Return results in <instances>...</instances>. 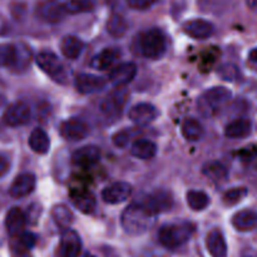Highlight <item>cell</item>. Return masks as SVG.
Returning <instances> with one entry per match:
<instances>
[{
    "label": "cell",
    "mask_w": 257,
    "mask_h": 257,
    "mask_svg": "<svg viewBox=\"0 0 257 257\" xmlns=\"http://www.w3.org/2000/svg\"><path fill=\"white\" fill-rule=\"evenodd\" d=\"M65 7H67L68 13H79L90 10L92 4L88 0H70L65 4Z\"/></svg>",
    "instance_id": "cell-37"
},
{
    "label": "cell",
    "mask_w": 257,
    "mask_h": 257,
    "mask_svg": "<svg viewBox=\"0 0 257 257\" xmlns=\"http://www.w3.org/2000/svg\"><path fill=\"white\" fill-rule=\"evenodd\" d=\"M122 57L119 48H105L94 55L90 62V67L97 70H107L112 68Z\"/></svg>",
    "instance_id": "cell-17"
},
{
    "label": "cell",
    "mask_w": 257,
    "mask_h": 257,
    "mask_svg": "<svg viewBox=\"0 0 257 257\" xmlns=\"http://www.w3.org/2000/svg\"><path fill=\"white\" fill-rule=\"evenodd\" d=\"M83 48H84V43L75 35H67L60 42V50L68 59L74 60L79 58L83 52Z\"/></svg>",
    "instance_id": "cell-24"
},
{
    "label": "cell",
    "mask_w": 257,
    "mask_h": 257,
    "mask_svg": "<svg viewBox=\"0 0 257 257\" xmlns=\"http://www.w3.org/2000/svg\"><path fill=\"white\" fill-rule=\"evenodd\" d=\"M195 232V226L190 222L167 223L158 231V241L166 248H177L190 241Z\"/></svg>",
    "instance_id": "cell-2"
},
{
    "label": "cell",
    "mask_w": 257,
    "mask_h": 257,
    "mask_svg": "<svg viewBox=\"0 0 257 257\" xmlns=\"http://www.w3.org/2000/svg\"><path fill=\"white\" fill-rule=\"evenodd\" d=\"M70 197H72L73 205L80 212L92 213L95 210L97 201H95L94 195L92 192H88V191H77V192H73L70 195Z\"/></svg>",
    "instance_id": "cell-26"
},
{
    "label": "cell",
    "mask_w": 257,
    "mask_h": 257,
    "mask_svg": "<svg viewBox=\"0 0 257 257\" xmlns=\"http://www.w3.org/2000/svg\"><path fill=\"white\" fill-rule=\"evenodd\" d=\"M19 50L12 44H0V67H14L19 63Z\"/></svg>",
    "instance_id": "cell-29"
},
{
    "label": "cell",
    "mask_w": 257,
    "mask_h": 257,
    "mask_svg": "<svg viewBox=\"0 0 257 257\" xmlns=\"http://www.w3.org/2000/svg\"><path fill=\"white\" fill-rule=\"evenodd\" d=\"M131 135L127 131H122V132H118L113 136V143H114L117 147H125L130 142Z\"/></svg>",
    "instance_id": "cell-39"
},
{
    "label": "cell",
    "mask_w": 257,
    "mask_h": 257,
    "mask_svg": "<svg viewBox=\"0 0 257 257\" xmlns=\"http://www.w3.org/2000/svg\"><path fill=\"white\" fill-rule=\"evenodd\" d=\"M82 251V241L79 235L75 231L67 230L63 231L60 237L59 246H58V257H78Z\"/></svg>",
    "instance_id": "cell-7"
},
{
    "label": "cell",
    "mask_w": 257,
    "mask_h": 257,
    "mask_svg": "<svg viewBox=\"0 0 257 257\" xmlns=\"http://www.w3.org/2000/svg\"><path fill=\"white\" fill-rule=\"evenodd\" d=\"M37 64L45 74L52 77L55 80H62L65 77L64 65L59 58L52 52H40L37 55Z\"/></svg>",
    "instance_id": "cell-5"
},
{
    "label": "cell",
    "mask_w": 257,
    "mask_h": 257,
    "mask_svg": "<svg viewBox=\"0 0 257 257\" xmlns=\"http://www.w3.org/2000/svg\"><path fill=\"white\" fill-rule=\"evenodd\" d=\"M137 75V65L135 63H120L109 73V82L118 88L130 84Z\"/></svg>",
    "instance_id": "cell-12"
},
{
    "label": "cell",
    "mask_w": 257,
    "mask_h": 257,
    "mask_svg": "<svg viewBox=\"0 0 257 257\" xmlns=\"http://www.w3.org/2000/svg\"><path fill=\"white\" fill-rule=\"evenodd\" d=\"M252 132V123L246 118H238L228 123L225 128V136L231 140L236 138H245Z\"/></svg>",
    "instance_id": "cell-22"
},
{
    "label": "cell",
    "mask_w": 257,
    "mask_h": 257,
    "mask_svg": "<svg viewBox=\"0 0 257 257\" xmlns=\"http://www.w3.org/2000/svg\"><path fill=\"white\" fill-rule=\"evenodd\" d=\"M231 97H232V93L227 88L213 87L203 93V95L201 97V102L206 108L216 109V108H221L223 104H226L231 99Z\"/></svg>",
    "instance_id": "cell-15"
},
{
    "label": "cell",
    "mask_w": 257,
    "mask_h": 257,
    "mask_svg": "<svg viewBox=\"0 0 257 257\" xmlns=\"http://www.w3.org/2000/svg\"><path fill=\"white\" fill-rule=\"evenodd\" d=\"M186 200H187V205L193 211H203L210 205V197L207 196V193L202 192V191H190L186 195Z\"/></svg>",
    "instance_id": "cell-31"
},
{
    "label": "cell",
    "mask_w": 257,
    "mask_h": 257,
    "mask_svg": "<svg viewBox=\"0 0 257 257\" xmlns=\"http://www.w3.org/2000/svg\"><path fill=\"white\" fill-rule=\"evenodd\" d=\"M68 14L65 4H58V3L49 2L43 4L39 8V15L44 20L50 23H57L62 20Z\"/></svg>",
    "instance_id": "cell-23"
},
{
    "label": "cell",
    "mask_w": 257,
    "mask_h": 257,
    "mask_svg": "<svg viewBox=\"0 0 257 257\" xmlns=\"http://www.w3.org/2000/svg\"><path fill=\"white\" fill-rule=\"evenodd\" d=\"M218 75L227 82H236L240 79V70L233 64H225L218 69Z\"/></svg>",
    "instance_id": "cell-36"
},
{
    "label": "cell",
    "mask_w": 257,
    "mask_h": 257,
    "mask_svg": "<svg viewBox=\"0 0 257 257\" xmlns=\"http://www.w3.org/2000/svg\"><path fill=\"white\" fill-rule=\"evenodd\" d=\"M128 92L123 88H118L114 92L108 94L104 99L102 100L99 105L100 113L108 119H117L122 115L123 108H124L125 102H127Z\"/></svg>",
    "instance_id": "cell-4"
},
{
    "label": "cell",
    "mask_w": 257,
    "mask_h": 257,
    "mask_svg": "<svg viewBox=\"0 0 257 257\" xmlns=\"http://www.w3.org/2000/svg\"><path fill=\"white\" fill-rule=\"evenodd\" d=\"M247 5L251 9L257 10V0H247Z\"/></svg>",
    "instance_id": "cell-42"
},
{
    "label": "cell",
    "mask_w": 257,
    "mask_h": 257,
    "mask_svg": "<svg viewBox=\"0 0 257 257\" xmlns=\"http://www.w3.org/2000/svg\"><path fill=\"white\" fill-rule=\"evenodd\" d=\"M246 196H247V188L235 187L228 190L227 192L223 195L222 201L226 206H233L237 205V203L240 202V201H242Z\"/></svg>",
    "instance_id": "cell-34"
},
{
    "label": "cell",
    "mask_w": 257,
    "mask_h": 257,
    "mask_svg": "<svg viewBox=\"0 0 257 257\" xmlns=\"http://www.w3.org/2000/svg\"><path fill=\"white\" fill-rule=\"evenodd\" d=\"M182 29L186 34L195 39H206V38H210L215 32V27L212 23L205 19L188 20L183 24Z\"/></svg>",
    "instance_id": "cell-16"
},
{
    "label": "cell",
    "mask_w": 257,
    "mask_h": 257,
    "mask_svg": "<svg viewBox=\"0 0 257 257\" xmlns=\"http://www.w3.org/2000/svg\"><path fill=\"white\" fill-rule=\"evenodd\" d=\"M132 186L127 182L112 183L102 191V200L108 205H118L127 201L132 195Z\"/></svg>",
    "instance_id": "cell-10"
},
{
    "label": "cell",
    "mask_w": 257,
    "mask_h": 257,
    "mask_svg": "<svg viewBox=\"0 0 257 257\" xmlns=\"http://www.w3.org/2000/svg\"><path fill=\"white\" fill-rule=\"evenodd\" d=\"M205 135V128L200 120L195 118H187L182 123V136L190 142H197Z\"/></svg>",
    "instance_id": "cell-28"
},
{
    "label": "cell",
    "mask_w": 257,
    "mask_h": 257,
    "mask_svg": "<svg viewBox=\"0 0 257 257\" xmlns=\"http://www.w3.org/2000/svg\"><path fill=\"white\" fill-rule=\"evenodd\" d=\"M156 216L148 211L142 203H132L122 213L120 223L125 233L132 236H140L147 232L153 226Z\"/></svg>",
    "instance_id": "cell-1"
},
{
    "label": "cell",
    "mask_w": 257,
    "mask_h": 257,
    "mask_svg": "<svg viewBox=\"0 0 257 257\" xmlns=\"http://www.w3.org/2000/svg\"><path fill=\"white\" fill-rule=\"evenodd\" d=\"M30 117H32V112H30L29 105L24 102H17L5 110L3 119L5 124L9 127H19V125L27 124L30 120Z\"/></svg>",
    "instance_id": "cell-9"
},
{
    "label": "cell",
    "mask_w": 257,
    "mask_h": 257,
    "mask_svg": "<svg viewBox=\"0 0 257 257\" xmlns=\"http://www.w3.org/2000/svg\"><path fill=\"white\" fill-rule=\"evenodd\" d=\"M105 82L102 77L89 73H82L75 78V88L82 94H94L104 89Z\"/></svg>",
    "instance_id": "cell-13"
},
{
    "label": "cell",
    "mask_w": 257,
    "mask_h": 257,
    "mask_svg": "<svg viewBox=\"0 0 257 257\" xmlns=\"http://www.w3.org/2000/svg\"><path fill=\"white\" fill-rule=\"evenodd\" d=\"M107 30L113 37H122L127 30V23L119 15H113L107 23Z\"/></svg>",
    "instance_id": "cell-33"
},
{
    "label": "cell",
    "mask_w": 257,
    "mask_h": 257,
    "mask_svg": "<svg viewBox=\"0 0 257 257\" xmlns=\"http://www.w3.org/2000/svg\"><path fill=\"white\" fill-rule=\"evenodd\" d=\"M37 178L33 173L25 172L18 176L9 188V195L14 198H23L29 196L34 191Z\"/></svg>",
    "instance_id": "cell-14"
},
{
    "label": "cell",
    "mask_w": 257,
    "mask_h": 257,
    "mask_svg": "<svg viewBox=\"0 0 257 257\" xmlns=\"http://www.w3.org/2000/svg\"><path fill=\"white\" fill-rule=\"evenodd\" d=\"M157 0H127L128 7L136 10H145L152 7Z\"/></svg>",
    "instance_id": "cell-38"
},
{
    "label": "cell",
    "mask_w": 257,
    "mask_h": 257,
    "mask_svg": "<svg viewBox=\"0 0 257 257\" xmlns=\"http://www.w3.org/2000/svg\"><path fill=\"white\" fill-rule=\"evenodd\" d=\"M37 243V237L35 235L30 232H23L22 235L18 236V242L17 246H15V250L17 251H29L30 248H33Z\"/></svg>",
    "instance_id": "cell-35"
},
{
    "label": "cell",
    "mask_w": 257,
    "mask_h": 257,
    "mask_svg": "<svg viewBox=\"0 0 257 257\" xmlns=\"http://www.w3.org/2000/svg\"><path fill=\"white\" fill-rule=\"evenodd\" d=\"M131 153L140 160H151L157 153V146L150 140H138L131 147Z\"/></svg>",
    "instance_id": "cell-27"
},
{
    "label": "cell",
    "mask_w": 257,
    "mask_h": 257,
    "mask_svg": "<svg viewBox=\"0 0 257 257\" xmlns=\"http://www.w3.org/2000/svg\"><path fill=\"white\" fill-rule=\"evenodd\" d=\"M141 203L148 211H151L153 215L157 216L158 213H162L171 210V207L173 205V198L172 195L170 192H167V191L158 190L151 193V195H148Z\"/></svg>",
    "instance_id": "cell-8"
},
{
    "label": "cell",
    "mask_w": 257,
    "mask_h": 257,
    "mask_svg": "<svg viewBox=\"0 0 257 257\" xmlns=\"http://www.w3.org/2000/svg\"><path fill=\"white\" fill-rule=\"evenodd\" d=\"M203 175L207 176L210 180L221 182L227 178V170L223 165L218 162H211L203 167Z\"/></svg>",
    "instance_id": "cell-32"
},
{
    "label": "cell",
    "mask_w": 257,
    "mask_h": 257,
    "mask_svg": "<svg viewBox=\"0 0 257 257\" xmlns=\"http://www.w3.org/2000/svg\"><path fill=\"white\" fill-rule=\"evenodd\" d=\"M59 133L65 141L78 142L87 137L89 133V128L84 120L79 119V118H69L60 123Z\"/></svg>",
    "instance_id": "cell-6"
},
{
    "label": "cell",
    "mask_w": 257,
    "mask_h": 257,
    "mask_svg": "<svg viewBox=\"0 0 257 257\" xmlns=\"http://www.w3.org/2000/svg\"><path fill=\"white\" fill-rule=\"evenodd\" d=\"M10 162L5 156L0 155V177H4L8 172H9Z\"/></svg>",
    "instance_id": "cell-40"
},
{
    "label": "cell",
    "mask_w": 257,
    "mask_h": 257,
    "mask_svg": "<svg viewBox=\"0 0 257 257\" xmlns=\"http://www.w3.org/2000/svg\"><path fill=\"white\" fill-rule=\"evenodd\" d=\"M248 59L252 63H257V48H253V49L251 50L250 54H248Z\"/></svg>",
    "instance_id": "cell-41"
},
{
    "label": "cell",
    "mask_w": 257,
    "mask_h": 257,
    "mask_svg": "<svg viewBox=\"0 0 257 257\" xmlns=\"http://www.w3.org/2000/svg\"><path fill=\"white\" fill-rule=\"evenodd\" d=\"M167 49V38L158 28L146 30L140 37V50L148 59H158Z\"/></svg>",
    "instance_id": "cell-3"
},
{
    "label": "cell",
    "mask_w": 257,
    "mask_h": 257,
    "mask_svg": "<svg viewBox=\"0 0 257 257\" xmlns=\"http://www.w3.org/2000/svg\"><path fill=\"white\" fill-rule=\"evenodd\" d=\"M158 115H160V112L151 103H138V104L133 105L128 113L130 119L140 125H147L155 122Z\"/></svg>",
    "instance_id": "cell-11"
},
{
    "label": "cell",
    "mask_w": 257,
    "mask_h": 257,
    "mask_svg": "<svg viewBox=\"0 0 257 257\" xmlns=\"http://www.w3.org/2000/svg\"><path fill=\"white\" fill-rule=\"evenodd\" d=\"M25 223H27V217H25V213L19 207H13L7 213L5 227H7L8 233L13 237L20 236L24 232Z\"/></svg>",
    "instance_id": "cell-19"
},
{
    "label": "cell",
    "mask_w": 257,
    "mask_h": 257,
    "mask_svg": "<svg viewBox=\"0 0 257 257\" xmlns=\"http://www.w3.org/2000/svg\"><path fill=\"white\" fill-rule=\"evenodd\" d=\"M206 247L212 257H226L227 255V243L222 232L217 228L211 231L206 237Z\"/></svg>",
    "instance_id": "cell-20"
},
{
    "label": "cell",
    "mask_w": 257,
    "mask_h": 257,
    "mask_svg": "<svg viewBox=\"0 0 257 257\" xmlns=\"http://www.w3.org/2000/svg\"><path fill=\"white\" fill-rule=\"evenodd\" d=\"M52 216L53 220H54L55 225L59 226V227L69 228V225H72L73 222V213L69 208L65 205H57L53 207L52 210Z\"/></svg>",
    "instance_id": "cell-30"
},
{
    "label": "cell",
    "mask_w": 257,
    "mask_h": 257,
    "mask_svg": "<svg viewBox=\"0 0 257 257\" xmlns=\"http://www.w3.org/2000/svg\"><path fill=\"white\" fill-rule=\"evenodd\" d=\"M99 160L100 148L94 145L83 146L72 155V162L77 166H92L99 162Z\"/></svg>",
    "instance_id": "cell-18"
},
{
    "label": "cell",
    "mask_w": 257,
    "mask_h": 257,
    "mask_svg": "<svg viewBox=\"0 0 257 257\" xmlns=\"http://www.w3.org/2000/svg\"><path fill=\"white\" fill-rule=\"evenodd\" d=\"M232 226L237 231H251L257 227V212L252 210H242L235 213L232 217Z\"/></svg>",
    "instance_id": "cell-21"
},
{
    "label": "cell",
    "mask_w": 257,
    "mask_h": 257,
    "mask_svg": "<svg viewBox=\"0 0 257 257\" xmlns=\"http://www.w3.org/2000/svg\"><path fill=\"white\" fill-rule=\"evenodd\" d=\"M28 143H29V147L32 148V151H34L38 155H45L50 147L49 136L42 128H35L32 131Z\"/></svg>",
    "instance_id": "cell-25"
}]
</instances>
